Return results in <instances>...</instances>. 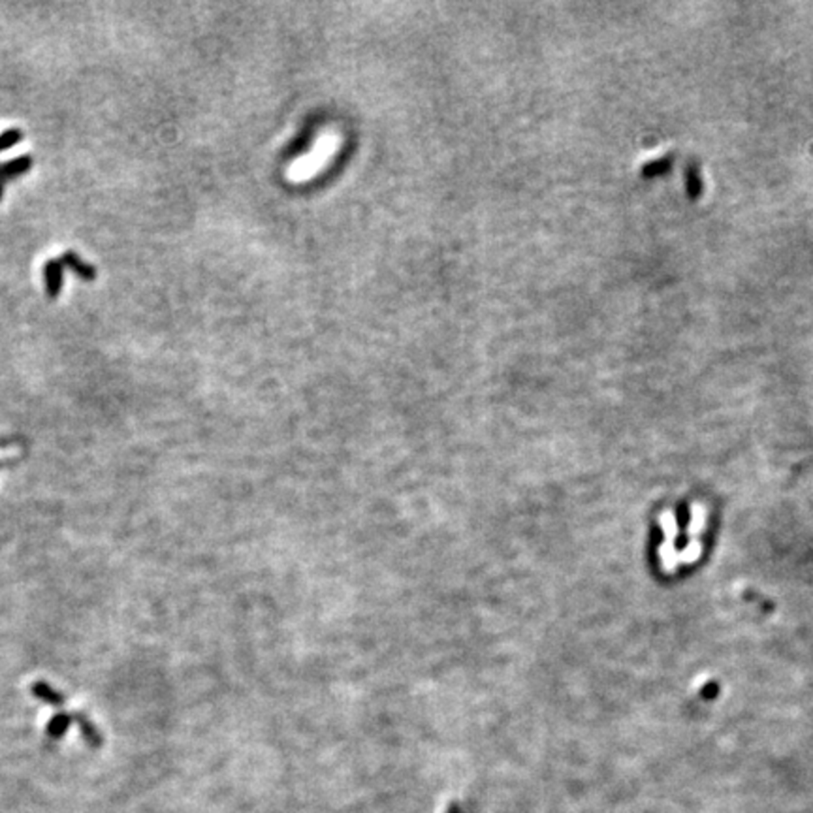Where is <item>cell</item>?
I'll return each mask as SVG.
<instances>
[{
    "mask_svg": "<svg viewBox=\"0 0 813 813\" xmlns=\"http://www.w3.org/2000/svg\"><path fill=\"white\" fill-rule=\"evenodd\" d=\"M77 717L79 715H66V714H56L53 719H51V723L48 725V729H45V734L50 738H53V740H59L61 737H64V732L68 730V727H70L72 721H77Z\"/></svg>",
    "mask_w": 813,
    "mask_h": 813,
    "instance_id": "cell-5",
    "label": "cell"
},
{
    "mask_svg": "<svg viewBox=\"0 0 813 813\" xmlns=\"http://www.w3.org/2000/svg\"><path fill=\"white\" fill-rule=\"evenodd\" d=\"M23 136H25V134H23V130H19V128H8L4 132H0V153L15 147L17 143H21Z\"/></svg>",
    "mask_w": 813,
    "mask_h": 813,
    "instance_id": "cell-6",
    "label": "cell"
},
{
    "mask_svg": "<svg viewBox=\"0 0 813 813\" xmlns=\"http://www.w3.org/2000/svg\"><path fill=\"white\" fill-rule=\"evenodd\" d=\"M341 147V132L336 128H324L309 149L288 164L287 177L290 183H307L318 176L326 164L333 158Z\"/></svg>",
    "mask_w": 813,
    "mask_h": 813,
    "instance_id": "cell-1",
    "label": "cell"
},
{
    "mask_svg": "<svg viewBox=\"0 0 813 813\" xmlns=\"http://www.w3.org/2000/svg\"><path fill=\"white\" fill-rule=\"evenodd\" d=\"M32 162L34 161H32L30 154H21L17 158H12V161L0 162V183L4 185V183L14 179V177L27 174L28 169L32 168Z\"/></svg>",
    "mask_w": 813,
    "mask_h": 813,
    "instance_id": "cell-3",
    "label": "cell"
},
{
    "mask_svg": "<svg viewBox=\"0 0 813 813\" xmlns=\"http://www.w3.org/2000/svg\"><path fill=\"white\" fill-rule=\"evenodd\" d=\"M59 258H61V262L64 264V267H70L72 271H74L81 280L96 279V267L92 266V264L83 262L74 251H66V253H64L63 256H59Z\"/></svg>",
    "mask_w": 813,
    "mask_h": 813,
    "instance_id": "cell-4",
    "label": "cell"
},
{
    "mask_svg": "<svg viewBox=\"0 0 813 813\" xmlns=\"http://www.w3.org/2000/svg\"><path fill=\"white\" fill-rule=\"evenodd\" d=\"M2 196H4V185L0 183V202H2Z\"/></svg>",
    "mask_w": 813,
    "mask_h": 813,
    "instance_id": "cell-7",
    "label": "cell"
},
{
    "mask_svg": "<svg viewBox=\"0 0 813 813\" xmlns=\"http://www.w3.org/2000/svg\"><path fill=\"white\" fill-rule=\"evenodd\" d=\"M43 282H45V294L51 300H56L63 292L64 282V264L61 258H51L43 264Z\"/></svg>",
    "mask_w": 813,
    "mask_h": 813,
    "instance_id": "cell-2",
    "label": "cell"
}]
</instances>
